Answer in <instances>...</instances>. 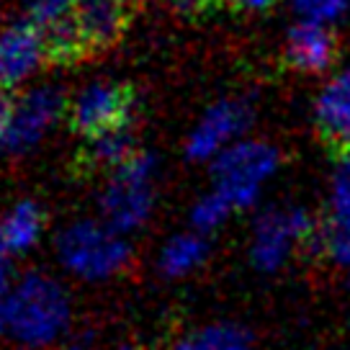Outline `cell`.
Instances as JSON below:
<instances>
[{"mask_svg": "<svg viewBox=\"0 0 350 350\" xmlns=\"http://www.w3.org/2000/svg\"><path fill=\"white\" fill-rule=\"evenodd\" d=\"M312 230H314V224L301 211H281V208L265 211L252 232L250 258L255 268L275 271L286 260V252L291 250V245L306 240Z\"/></svg>", "mask_w": 350, "mask_h": 350, "instance_id": "cell-9", "label": "cell"}, {"mask_svg": "<svg viewBox=\"0 0 350 350\" xmlns=\"http://www.w3.org/2000/svg\"><path fill=\"white\" fill-rule=\"evenodd\" d=\"M157 198V157L137 150L119 165L98 196L100 219L121 234H134L150 221Z\"/></svg>", "mask_w": 350, "mask_h": 350, "instance_id": "cell-3", "label": "cell"}, {"mask_svg": "<svg viewBox=\"0 0 350 350\" xmlns=\"http://www.w3.org/2000/svg\"><path fill=\"white\" fill-rule=\"evenodd\" d=\"M8 340L23 350H49L72 327V299L55 275L29 271L13 278L3 301Z\"/></svg>", "mask_w": 350, "mask_h": 350, "instance_id": "cell-1", "label": "cell"}, {"mask_svg": "<svg viewBox=\"0 0 350 350\" xmlns=\"http://www.w3.org/2000/svg\"><path fill=\"white\" fill-rule=\"evenodd\" d=\"M8 121H11V100H8V93H5V90H0V147L5 142Z\"/></svg>", "mask_w": 350, "mask_h": 350, "instance_id": "cell-24", "label": "cell"}, {"mask_svg": "<svg viewBox=\"0 0 350 350\" xmlns=\"http://www.w3.org/2000/svg\"><path fill=\"white\" fill-rule=\"evenodd\" d=\"M317 131L322 144L335 157L350 154V65L329 80L319 93L317 109Z\"/></svg>", "mask_w": 350, "mask_h": 350, "instance_id": "cell-11", "label": "cell"}, {"mask_svg": "<svg viewBox=\"0 0 350 350\" xmlns=\"http://www.w3.org/2000/svg\"><path fill=\"white\" fill-rule=\"evenodd\" d=\"M137 152L134 147V134H131V124L126 126H116V129L100 131L96 137H90L85 144V160L96 167H106V170H116L124 165L131 154Z\"/></svg>", "mask_w": 350, "mask_h": 350, "instance_id": "cell-15", "label": "cell"}, {"mask_svg": "<svg viewBox=\"0 0 350 350\" xmlns=\"http://www.w3.org/2000/svg\"><path fill=\"white\" fill-rule=\"evenodd\" d=\"M252 338L250 332L240 325L219 322L206 325L193 332H188L173 345V350H250Z\"/></svg>", "mask_w": 350, "mask_h": 350, "instance_id": "cell-16", "label": "cell"}, {"mask_svg": "<svg viewBox=\"0 0 350 350\" xmlns=\"http://www.w3.org/2000/svg\"><path fill=\"white\" fill-rule=\"evenodd\" d=\"M8 340V329H5V317H3V304H0V342Z\"/></svg>", "mask_w": 350, "mask_h": 350, "instance_id": "cell-25", "label": "cell"}, {"mask_svg": "<svg viewBox=\"0 0 350 350\" xmlns=\"http://www.w3.org/2000/svg\"><path fill=\"white\" fill-rule=\"evenodd\" d=\"M13 284V273H11V255L5 252L3 242H0V304L5 301V294Z\"/></svg>", "mask_w": 350, "mask_h": 350, "instance_id": "cell-22", "label": "cell"}, {"mask_svg": "<svg viewBox=\"0 0 350 350\" xmlns=\"http://www.w3.org/2000/svg\"><path fill=\"white\" fill-rule=\"evenodd\" d=\"M163 3H167L170 8H175V11L180 13H206L208 8H214L219 0H163Z\"/></svg>", "mask_w": 350, "mask_h": 350, "instance_id": "cell-21", "label": "cell"}, {"mask_svg": "<svg viewBox=\"0 0 350 350\" xmlns=\"http://www.w3.org/2000/svg\"><path fill=\"white\" fill-rule=\"evenodd\" d=\"M338 57V39L327 23L299 21L286 33V62L299 72L319 75Z\"/></svg>", "mask_w": 350, "mask_h": 350, "instance_id": "cell-12", "label": "cell"}, {"mask_svg": "<svg viewBox=\"0 0 350 350\" xmlns=\"http://www.w3.org/2000/svg\"><path fill=\"white\" fill-rule=\"evenodd\" d=\"M234 8H240V11H247V13H260V11H268V8H273L278 0H230Z\"/></svg>", "mask_w": 350, "mask_h": 350, "instance_id": "cell-23", "label": "cell"}, {"mask_svg": "<svg viewBox=\"0 0 350 350\" xmlns=\"http://www.w3.org/2000/svg\"><path fill=\"white\" fill-rule=\"evenodd\" d=\"M327 245L340 260L350 262V163L340 170L335 183V211H332Z\"/></svg>", "mask_w": 350, "mask_h": 350, "instance_id": "cell-17", "label": "cell"}, {"mask_svg": "<svg viewBox=\"0 0 350 350\" xmlns=\"http://www.w3.org/2000/svg\"><path fill=\"white\" fill-rule=\"evenodd\" d=\"M62 350H90V348H83V345H67V348Z\"/></svg>", "mask_w": 350, "mask_h": 350, "instance_id": "cell-26", "label": "cell"}, {"mask_svg": "<svg viewBox=\"0 0 350 350\" xmlns=\"http://www.w3.org/2000/svg\"><path fill=\"white\" fill-rule=\"evenodd\" d=\"M278 167V152L271 144L258 139L232 144L211 163L214 191L227 198L232 208L250 206L258 198L262 180L271 178Z\"/></svg>", "mask_w": 350, "mask_h": 350, "instance_id": "cell-4", "label": "cell"}, {"mask_svg": "<svg viewBox=\"0 0 350 350\" xmlns=\"http://www.w3.org/2000/svg\"><path fill=\"white\" fill-rule=\"evenodd\" d=\"M301 21L332 23L350 8V0H291Z\"/></svg>", "mask_w": 350, "mask_h": 350, "instance_id": "cell-20", "label": "cell"}, {"mask_svg": "<svg viewBox=\"0 0 350 350\" xmlns=\"http://www.w3.org/2000/svg\"><path fill=\"white\" fill-rule=\"evenodd\" d=\"M134 113V98L129 88L113 83V80H93L77 90L70 106H67V119L77 134L85 139L96 137L100 131L116 129L131 124Z\"/></svg>", "mask_w": 350, "mask_h": 350, "instance_id": "cell-6", "label": "cell"}, {"mask_svg": "<svg viewBox=\"0 0 350 350\" xmlns=\"http://www.w3.org/2000/svg\"><path fill=\"white\" fill-rule=\"evenodd\" d=\"M85 55L109 49L129 21V0H80L70 16Z\"/></svg>", "mask_w": 350, "mask_h": 350, "instance_id": "cell-10", "label": "cell"}, {"mask_svg": "<svg viewBox=\"0 0 350 350\" xmlns=\"http://www.w3.org/2000/svg\"><path fill=\"white\" fill-rule=\"evenodd\" d=\"M250 124V106L245 100L224 98L204 111L186 139V154L193 163L217 160L224 150L237 144L240 134Z\"/></svg>", "mask_w": 350, "mask_h": 350, "instance_id": "cell-8", "label": "cell"}, {"mask_svg": "<svg viewBox=\"0 0 350 350\" xmlns=\"http://www.w3.org/2000/svg\"><path fill=\"white\" fill-rule=\"evenodd\" d=\"M49 57L46 33L36 23L18 18L0 26V90H16L39 75Z\"/></svg>", "mask_w": 350, "mask_h": 350, "instance_id": "cell-7", "label": "cell"}, {"mask_svg": "<svg viewBox=\"0 0 350 350\" xmlns=\"http://www.w3.org/2000/svg\"><path fill=\"white\" fill-rule=\"evenodd\" d=\"M57 262L67 275L100 284L119 275L131 260V242L103 219H75L55 240Z\"/></svg>", "mask_w": 350, "mask_h": 350, "instance_id": "cell-2", "label": "cell"}, {"mask_svg": "<svg viewBox=\"0 0 350 350\" xmlns=\"http://www.w3.org/2000/svg\"><path fill=\"white\" fill-rule=\"evenodd\" d=\"M234 208L227 204V198L219 196L217 191L211 188L206 196H201L191 206V227L201 234H208V232H214L217 227H221L227 217H230Z\"/></svg>", "mask_w": 350, "mask_h": 350, "instance_id": "cell-18", "label": "cell"}, {"mask_svg": "<svg viewBox=\"0 0 350 350\" xmlns=\"http://www.w3.org/2000/svg\"><path fill=\"white\" fill-rule=\"evenodd\" d=\"M26 21L36 23L39 29H49L55 23L70 18L80 0H18Z\"/></svg>", "mask_w": 350, "mask_h": 350, "instance_id": "cell-19", "label": "cell"}, {"mask_svg": "<svg viewBox=\"0 0 350 350\" xmlns=\"http://www.w3.org/2000/svg\"><path fill=\"white\" fill-rule=\"evenodd\" d=\"M67 98L57 85H31L11 100V121L3 147L11 154L33 152L67 113Z\"/></svg>", "mask_w": 350, "mask_h": 350, "instance_id": "cell-5", "label": "cell"}, {"mask_svg": "<svg viewBox=\"0 0 350 350\" xmlns=\"http://www.w3.org/2000/svg\"><path fill=\"white\" fill-rule=\"evenodd\" d=\"M44 208L36 201H16L3 217H0V242L8 255H26L31 252L44 237Z\"/></svg>", "mask_w": 350, "mask_h": 350, "instance_id": "cell-13", "label": "cell"}, {"mask_svg": "<svg viewBox=\"0 0 350 350\" xmlns=\"http://www.w3.org/2000/svg\"><path fill=\"white\" fill-rule=\"evenodd\" d=\"M208 255V240L206 234L191 230L173 234L163 245V250L157 255V268L165 278H186L193 271H198Z\"/></svg>", "mask_w": 350, "mask_h": 350, "instance_id": "cell-14", "label": "cell"}]
</instances>
